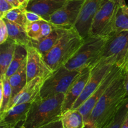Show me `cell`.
<instances>
[{"label":"cell","instance_id":"14","mask_svg":"<svg viewBox=\"0 0 128 128\" xmlns=\"http://www.w3.org/2000/svg\"><path fill=\"white\" fill-rule=\"evenodd\" d=\"M46 78L36 77L28 82L22 90L11 100L6 111L16 105L32 102L40 95L41 87Z\"/></svg>","mask_w":128,"mask_h":128},{"label":"cell","instance_id":"30","mask_svg":"<svg viewBox=\"0 0 128 128\" xmlns=\"http://www.w3.org/2000/svg\"><path fill=\"white\" fill-rule=\"evenodd\" d=\"M25 14H26V18L29 22H35V21H40L43 19L41 17L39 14H36V12H32V11H27L25 9Z\"/></svg>","mask_w":128,"mask_h":128},{"label":"cell","instance_id":"27","mask_svg":"<svg viewBox=\"0 0 128 128\" xmlns=\"http://www.w3.org/2000/svg\"><path fill=\"white\" fill-rule=\"evenodd\" d=\"M128 112V97L116 114L102 128H121Z\"/></svg>","mask_w":128,"mask_h":128},{"label":"cell","instance_id":"21","mask_svg":"<svg viewBox=\"0 0 128 128\" xmlns=\"http://www.w3.org/2000/svg\"><path fill=\"white\" fill-rule=\"evenodd\" d=\"M10 84L12 89V98L11 100L22 90L27 81L26 73V60L22 64L19 70L9 78Z\"/></svg>","mask_w":128,"mask_h":128},{"label":"cell","instance_id":"33","mask_svg":"<svg viewBox=\"0 0 128 128\" xmlns=\"http://www.w3.org/2000/svg\"><path fill=\"white\" fill-rule=\"evenodd\" d=\"M124 87L128 94V72L125 70V76H124Z\"/></svg>","mask_w":128,"mask_h":128},{"label":"cell","instance_id":"24","mask_svg":"<svg viewBox=\"0 0 128 128\" xmlns=\"http://www.w3.org/2000/svg\"><path fill=\"white\" fill-rule=\"evenodd\" d=\"M113 32L128 31V5L118 6L114 19Z\"/></svg>","mask_w":128,"mask_h":128},{"label":"cell","instance_id":"9","mask_svg":"<svg viewBox=\"0 0 128 128\" xmlns=\"http://www.w3.org/2000/svg\"><path fill=\"white\" fill-rule=\"evenodd\" d=\"M85 0H68L50 17L49 22L57 27L72 28L78 20Z\"/></svg>","mask_w":128,"mask_h":128},{"label":"cell","instance_id":"7","mask_svg":"<svg viewBox=\"0 0 128 128\" xmlns=\"http://www.w3.org/2000/svg\"><path fill=\"white\" fill-rule=\"evenodd\" d=\"M118 6L114 0H102L94 17L90 36H108L113 33L112 26Z\"/></svg>","mask_w":128,"mask_h":128},{"label":"cell","instance_id":"6","mask_svg":"<svg viewBox=\"0 0 128 128\" xmlns=\"http://www.w3.org/2000/svg\"><path fill=\"white\" fill-rule=\"evenodd\" d=\"M81 71L72 70L62 66L53 71L46 79L41 91V98H46L60 94H66L72 81L78 76Z\"/></svg>","mask_w":128,"mask_h":128},{"label":"cell","instance_id":"1","mask_svg":"<svg viewBox=\"0 0 128 128\" xmlns=\"http://www.w3.org/2000/svg\"><path fill=\"white\" fill-rule=\"evenodd\" d=\"M124 76L123 67L94 108L86 124L94 128H102L118 112L128 97L124 87Z\"/></svg>","mask_w":128,"mask_h":128},{"label":"cell","instance_id":"38","mask_svg":"<svg viewBox=\"0 0 128 128\" xmlns=\"http://www.w3.org/2000/svg\"><path fill=\"white\" fill-rule=\"evenodd\" d=\"M84 128H94L92 127V126H90V125H89V124H86V126H85V127Z\"/></svg>","mask_w":128,"mask_h":128},{"label":"cell","instance_id":"13","mask_svg":"<svg viewBox=\"0 0 128 128\" xmlns=\"http://www.w3.org/2000/svg\"><path fill=\"white\" fill-rule=\"evenodd\" d=\"M92 67H88L81 71L80 74L74 79L64 94L62 108V114L72 109L74 104L83 92L91 74Z\"/></svg>","mask_w":128,"mask_h":128},{"label":"cell","instance_id":"10","mask_svg":"<svg viewBox=\"0 0 128 128\" xmlns=\"http://www.w3.org/2000/svg\"><path fill=\"white\" fill-rule=\"evenodd\" d=\"M123 67H124V66L120 67V66H117L116 64L114 65L111 68V70H110L108 73L105 76L103 81H102L100 86L98 88L97 90L78 109L83 116L86 124L88 122L91 112H92V110H93L94 108L95 107L97 102H98L101 96L104 93V92L107 90L108 88L109 87V86L112 83V82L114 80V79L118 76V74L120 73Z\"/></svg>","mask_w":128,"mask_h":128},{"label":"cell","instance_id":"19","mask_svg":"<svg viewBox=\"0 0 128 128\" xmlns=\"http://www.w3.org/2000/svg\"><path fill=\"white\" fill-rule=\"evenodd\" d=\"M56 27L46 20L29 22L26 31L29 37L32 40H40L49 34Z\"/></svg>","mask_w":128,"mask_h":128},{"label":"cell","instance_id":"28","mask_svg":"<svg viewBox=\"0 0 128 128\" xmlns=\"http://www.w3.org/2000/svg\"><path fill=\"white\" fill-rule=\"evenodd\" d=\"M9 38L8 27L3 18H0V44Z\"/></svg>","mask_w":128,"mask_h":128},{"label":"cell","instance_id":"22","mask_svg":"<svg viewBox=\"0 0 128 128\" xmlns=\"http://www.w3.org/2000/svg\"><path fill=\"white\" fill-rule=\"evenodd\" d=\"M63 128H84L86 126L83 116L78 110H69L61 117Z\"/></svg>","mask_w":128,"mask_h":128},{"label":"cell","instance_id":"23","mask_svg":"<svg viewBox=\"0 0 128 128\" xmlns=\"http://www.w3.org/2000/svg\"><path fill=\"white\" fill-rule=\"evenodd\" d=\"M27 58V49L26 47L21 45L16 44L14 54L12 61L6 72L5 78L8 79L11 76L16 72L20 66Z\"/></svg>","mask_w":128,"mask_h":128},{"label":"cell","instance_id":"8","mask_svg":"<svg viewBox=\"0 0 128 128\" xmlns=\"http://www.w3.org/2000/svg\"><path fill=\"white\" fill-rule=\"evenodd\" d=\"M114 64L110 63L105 60H101L91 68V74L82 94L75 102L72 110H78L86 100L88 99L100 86L104 78Z\"/></svg>","mask_w":128,"mask_h":128},{"label":"cell","instance_id":"26","mask_svg":"<svg viewBox=\"0 0 128 128\" xmlns=\"http://www.w3.org/2000/svg\"><path fill=\"white\" fill-rule=\"evenodd\" d=\"M24 11L25 8H14L6 12L2 18L6 19L9 21L17 24L26 30L29 21L26 18Z\"/></svg>","mask_w":128,"mask_h":128},{"label":"cell","instance_id":"25","mask_svg":"<svg viewBox=\"0 0 128 128\" xmlns=\"http://www.w3.org/2000/svg\"><path fill=\"white\" fill-rule=\"evenodd\" d=\"M0 114L7 110L12 98V89L9 79H0Z\"/></svg>","mask_w":128,"mask_h":128},{"label":"cell","instance_id":"17","mask_svg":"<svg viewBox=\"0 0 128 128\" xmlns=\"http://www.w3.org/2000/svg\"><path fill=\"white\" fill-rule=\"evenodd\" d=\"M69 30V28L56 26L54 30L44 38L40 40H31V45L37 49L44 57Z\"/></svg>","mask_w":128,"mask_h":128},{"label":"cell","instance_id":"11","mask_svg":"<svg viewBox=\"0 0 128 128\" xmlns=\"http://www.w3.org/2000/svg\"><path fill=\"white\" fill-rule=\"evenodd\" d=\"M26 73L28 82L36 77L47 78L53 71L45 61L40 51L31 45L26 48Z\"/></svg>","mask_w":128,"mask_h":128},{"label":"cell","instance_id":"34","mask_svg":"<svg viewBox=\"0 0 128 128\" xmlns=\"http://www.w3.org/2000/svg\"><path fill=\"white\" fill-rule=\"evenodd\" d=\"M18 1L20 3V4H21V7L24 8H26V7L28 4L30 0H18Z\"/></svg>","mask_w":128,"mask_h":128},{"label":"cell","instance_id":"5","mask_svg":"<svg viewBox=\"0 0 128 128\" xmlns=\"http://www.w3.org/2000/svg\"><path fill=\"white\" fill-rule=\"evenodd\" d=\"M128 59V31L115 32L108 36L101 60L122 67L126 64Z\"/></svg>","mask_w":128,"mask_h":128},{"label":"cell","instance_id":"16","mask_svg":"<svg viewBox=\"0 0 128 128\" xmlns=\"http://www.w3.org/2000/svg\"><path fill=\"white\" fill-rule=\"evenodd\" d=\"M67 1L68 0H30L25 9L36 12L44 20L50 21L51 15Z\"/></svg>","mask_w":128,"mask_h":128},{"label":"cell","instance_id":"12","mask_svg":"<svg viewBox=\"0 0 128 128\" xmlns=\"http://www.w3.org/2000/svg\"><path fill=\"white\" fill-rule=\"evenodd\" d=\"M102 0H85L74 28L83 39L90 36V30L94 17Z\"/></svg>","mask_w":128,"mask_h":128},{"label":"cell","instance_id":"20","mask_svg":"<svg viewBox=\"0 0 128 128\" xmlns=\"http://www.w3.org/2000/svg\"><path fill=\"white\" fill-rule=\"evenodd\" d=\"M8 27L9 38L16 42V44L21 45L25 47L31 46V38L28 35L24 29L17 24L4 19Z\"/></svg>","mask_w":128,"mask_h":128},{"label":"cell","instance_id":"31","mask_svg":"<svg viewBox=\"0 0 128 128\" xmlns=\"http://www.w3.org/2000/svg\"><path fill=\"white\" fill-rule=\"evenodd\" d=\"M40 128H63V127H62L61 120L60 119V120L52 121V122L47 124L44 126H41Z\"/></svg>","mask_w":128,"mask_h":128},{"label":"cell","instance_id":"4","mask_svg":"<svg viewBox=\"0 0 128 128\" xmlns=\"http://www.w3.org/2000/svg\"><path fill=\"white\" fill-rule=\"evenodd\" d=\"M84 39L74 28L70 29L54 46L44 56L52 71L64 66L82 44Z\"/></svg>","mask_w":128,"mask_h":128},{"label":"cell","instance_id":"35","mask_svg":"<svg viewBox=\"0 0 128 128\" xmlns=\"http://www.w3.org/2000/svg\"><path fill=\"white\" fill-rule=\"evenodd\" d=\"M114 1L115 2L118 4V6H125V5H126L125 0H114Z\"/></svg>","mask_w":128,"mask_h":128},{"label":"cell","instance_id":"32","mask_svg":"<svg viewBox=\"0 0 128 128\" xmlns=\"http://www.w3.org/2000/svg\"><path fill=\"white\" fill-rule=\"evenodd\" d=\"M7 1H8L11 4H12V6L14 8H19L21 7V4L19 2L18 0H6Z\"/></svg>","mask_w":128,"mask_h":128},{"label":"cell","instance_id":"2","mask_svg":"<svg viewBox=\"0 0 128 128\" xmlns=\"http://www.w3.org/2000/svg\"><path fill=\"white\" fill-rule=\"evenodd\" d=\"M64 94L46 98L38 96L31 102L26 120L20 128H40L61 119Z\"/></svg>","mask_w":128,"mask_h":128},{"label":"cell","instance_id":"36","mask_svg":"<svg viewBox=\"0 0 128 128\" xmlns=\"http://www.w3.org/2000/svg\"><path fill=\"white\" fill-rule=\"evenodd\" d=\"M121 128H128V112L126 118H125L123 124H122Z\"/></svg>","mask_w":128,"mask_h":128},{"label":"cell","instance_id":"18","mask_svg":"<svg viewBox=\"0 0 128 128\" xmlns=\"http://www.w3.org/2000/svg\"><path fill=\"white\" fill-rule=\"evenodd\" d=\"M16 46V42L10 38L0 44V79L5 78L13 58Z\"/></svg>","mask_w":128,"mask_h":128},{"label":"cell","instance_id":"3","mask_svg":"<svg viewBox=\"0 0 128 128\" xmlns=\"http://www.w3.org/2000/svg\"><path fill=\"white\" fill-rule=\"evenodd\" d=\"M108 36H89L84 39L82 44L64 65L72 70L81 71L93 67L101 60V55Z\"/></svg>","mask_w":128,"mask_h":128},{"label":"cell","instance_id":"29","mask_svg":"<svg viewBox=\"0 0 128 128\" xmlns=\"http://www.w3.org/2000/svg\"><path fill=\"white\" fill-rule=\"evenodd\" d=\"M13 8L14 7L6 0H0V18H2L6 12Z\"/></svg>","mask_w":128,"mask_h":128},{"label":"cell","instance_id":"39","mask_svg":"<svg viewBox=\"0 0 128 128\" xmlns=\"http://www.w3.org/2000/svg\"><path fill=\"white\" fill-rule=\"evenodd\" d=\"M20 126H21V125H20V126H18V127L17 128H20Z\"/></svg>","mask_w":128,"mask_h":128},{"label":"cell","instance_id":"37","mask_svg":"<svg viewBox=\"0 0 128 128\" xmlns=\"http://www.w3.org/2000/svg\"><path fill=\"white\" fill-rule=\"evenodd\" d=\"M124 69H125V70L127 71V72H128V59L127 61H126V64L124 65Z\"/></svg>","mask_w":128,"mask_h":128},{"label":"cell","instance_id":"15","mask_svg":"<svg viewBox=\"0 0 128 128\" xmlns=\"http://www.w3.org/2000/svg\"><path fill=\"white\" fill-rule=\"evenodd\" d=\"M31 102L13 106L0 114L1 128H17L26 120Z\"/></svg>","mask_w":128,"mask_h":128}]
</instances>
